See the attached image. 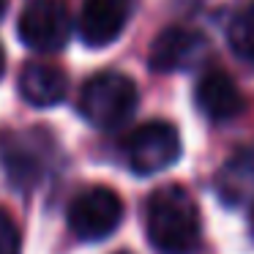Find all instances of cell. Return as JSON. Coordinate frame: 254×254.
I'll use <instances>...</instances> for the list:
<instances>
[{"instance_id": "1", "label": "cell", "mask_w": 254, "mask_h": 254, "mask_svg": "<svg viewBox=\"0 0 254 254\" xmlns=\"http://www.w3.org/2000/svg\"><path fill=\"white\" fill-rule=\"evenodd\" d=\"M145 232L159 254H191L202 238V219L183 186H161L145 202Z\"/></svg>"}, {"instance_id": "2", "label": "cell", "mask_w": 254, "mask_h": 254, "mask_svg": "<svg viewBox=\"0 0 254 254\" xmlns=\"http://www.w3.org/2000/svg\"><path fill=\"white\" fill-rule=\"evenodd\" d=\"M139 93L131 77L121 71H99L79 90V115L96 128H118L134 115Z\"/></svg>"}, {"instance_id": "3", "label": "cell", "mask_w": 254, "mask_h": 254, "mask_svg": "<svg viewBox=\"0 0 254 254\" xmlns=\"http://www.w3.org/2000/svg\"><path fill=\"white\" fill-rule=\"evenodd\" d=\"M123 153L131 172L156 175L181 159V134L167 121H148L126 137Z\"/></svg>"}, {"instance_id": "4", "label": "cell", "mask_w": 254, "mask_h": 254, "mask_svg": "<svg viewBox=\"0 0 254 254\" xmlns=\"http://www.w3.org/2000/svg\"><path fill=\"white\" fill-rule=\"evenodd\" d=\"M66 219L79 241H104L121 227L123 199L107 186H88L71 199Z\"/></svg>"}, {"instance_id": "5", "label": "cell", "mask_w": 254, "mask_h": 254, "mask_svg": "<svg viewBox=\"0 0 254 254\" xmlns=\"http://www.w3.org/2000/svg\"><path fill=\"white\" fill-rule=\"evenodd\" d=\"M17 33L33 52H61L71 39V14L63 0H30L19 14Z\"/></svg>"}, {"instance_id": "6", "label": "cell", "mask_w": 254, "mask_h": 254, "mask_svg": "<svg viewBox=\"0 0 254 254\" xmlns=\"http://www.w3.org/2000/svg\"><path fill=\"white\" fill-rule=\"evenodd\" d=\"M208 39L199 30L183 28V25H172V28L161 30L150 44L148 66L159 74H172V71H189V68L199 66L208 58Z\"/></svg>"}, {"instance_id": "7", "label": "cell", "mask_w": 254, "mask_h": 254, "mask_svg": "<svg viewBox=\"0 0 254 254\" xmlns=\"http://www.w3.org/2000/svg\"><path fill=\"white\" fill-rule=\"evenodd\" d=\"M134 0H85L77 19L79 39L88 47H110L123 33Z\"/></svg>"}, {"instance_id": "8", "label": "cell", "mask_w": 254, "mask_h": 254, "mask_svg": "<svg viewBox=\"0 0 254 254\" xmlns=\"http://www.w3.org/2000/svg\"><path fill=\"white\" fill-rule=\"evenodd\" d=\"M194 104L208 121L224 123L232 121L243 112L246 99H243L238 82L221 68H208L194 85Z\"/></svg>"}, {"instance_id": "9", "label": "cell", "mask_w": 254, "mask_h": 254, "mask_svg": "<svg viewBox=\"0 0 254 254\" xmlns=\"http://www.w3.org/2000/svg\"><path fill=\"white\" fill-rule=\"evenodd\" d=\"M216 194L224 205L254 202V145L238 148L216 172Z\"/></svg>"}, {"instance_id": "10", "label": "cell", "mask_w": 254, "mask_h": 254, "mask_svg": "<svg viewBox=\"0 0 254 254\" xmlns=\"http://www.w3.org/2000/svg\"><path fill=\"white\" fill-rule=\"evenodd\" d=\"M19 93L30 107H55L68 93V77L55 63L33 61L19 71Z\"/></svg>"}, {"instance_id": "11", "label": "cell", "mask_w": 254, "mask_h": 254, "mask_svg": "<svg viewBox=\"0 0 254 254\" xmlns=\"http://www.w3.org/2000/svg\"><path fill=\"white\" fill-rule=\"evenodd\" d=\"M227 39H230V47L235 50L238 58L254 63V0L246 3L241 11H235Z\"/></svg>"}, {"instance_id": "12", "label": "cell", "mask_w": 254, "mask_h": 254, "mask_svg": "<svg viewBox=\"0 0 254 254\" xmlns=\"http://www.w3.org/2000/svg\"><path fill=\"white\" fill-rule=\"evenodd\" d=\"M0 254H22V235L8 210L0 208Z\"/></svg>"}, {"instance_id": "13", "label": "cell", "mask_w": 254, "mask_h": 254, "mask_svg": "<svg viewBox=\"0 0 254 254\" xmlns=\"http://www.w3.org/2000/svg\"><path fill=\"white\" fill-rule=\"evenodd\" d=\"M3 71H6V55H3V47H0V77H3Z\"/></svg>"}, {"instance_id": "14", "label": "cell", "mask_w": 254, "mask_h": 254, "mask_svg": "<svg viewBox=\"0 0 254 254\" xmlns=\"http://www.w3.org/2000/svg\"><path fill=\"white\" fill-rule=\"evenodd\" d=\"M6 8H8V0H0V19H3V14H6Z\"/></svg>"}, {"instance_id": "15", "label": "cell", "mask_w": 254, "mask_h": 254, "mask_svg": "<svg viewBox=\"0 0 254 254\" xmlns=\"http://www.w3.org/2000/svg\"><path fill=\"white\" fill-rule=\"evenodd\" d=\"M252 232H254V213H252Z\"/></svg>"}]
</instances>
